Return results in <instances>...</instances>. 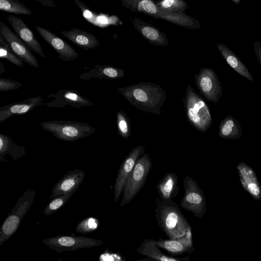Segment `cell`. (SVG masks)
Segmentation results:
<instances>
[{"label": "cell", "mask_w": 261, "mask_h": 261, "mask_svg": "<svg viewBox=\"0 0 261 261\" xmlns=\"http://www.w3.org/2000/svg\"><path fill=\"white\" fill-rule=\"evenodd\" d=\"M117 90L137 109L156 115L161 114L166 98V91L159 85L150 82H140Z\"/></svg>", "instance_id": "6da1fadb"}, {"label": "cell", "mask_w": 261, "mask_h": 261, "mask_svg": "<svg viewBox=\"0 0 261 261\" xmlns=\"http://www.w3.org/2000/svg\"><path fill=\"white\" fill-rule=\"evenodd\" d=\"M183 101L188 121L197 130L206 132L212 123L210 109L204 99L188 84Z\"/></svg>", "instance_id": "7a4b0ae2"}, {"label": "cell", "mask_w": 261, "mask_h": 261, "mask_svg": "<svg viewBox=\"0 0 261 261\" xmlns=\"http://www.w3.org/2000/svg\"><path fill=\"white\" fill-rule=\"evenodd\" d=\"M155 212L165 231L171 239L182 237L191 229L178 206L172 200L159 201Z\"/></svg>", "instance_id": "3957f363"}, {"label": "cell", "mask_w": 261, "mask_h": 261, "mask_svg": "<svg viewBox=\"0 0 261 261\" xmlns=\"http://www.w3.org/2000/svg\"><path fill=\"white\" fill-rule=\"evenodd\" d=\"M40 126L55 137L67 141H74L86 138L95 130L90 124L84 122L48 120L41 122Z\"/></svg>", "instance_id": "277c9868"}, {"label": "cell", "mask_w": 261, "mask_h": 261, "mask_svg": "<svg viewBox=\"0 0 261 261\" xmlns=\"http://www.w3.org/2000/svg\"><path fill=\"white\" fill-rule=\"evenodd\" d=\"M36 195L34 189L27 190L20 197L13 208L3 222L0 232V245L8 240L18 229L20 223L29 211Z\"/></svg>", "instance_id": "5b68a950"}, {"label": "cell", "mask_w": 261, "mask_h": 261, "mask_svg": "<svg viewBox=\"0 0 261 261\" xmlns=\"http://www.w3.org/2000/svg\"><path fill=\"white\" fill-rule=\"evenodd\" d=\"M152 166V161L147 153H144L138 159L124 184L121 206L130 202L142 189Z\"/></svg>", "instance_id": "8992f818"}, {"label": "cell", "mask_w": 261, "mask_h": 261, "mask_svg": "<svg viewBox=\"0 0 261 261\" xmlns=\"http://www.w3.org/2000/svg\"><path fill=\"white\" fill-rule=\"evenodd\" d=\"M185 194L180 206L201 218L206 211V201L202 190L196 181L189 176L183 180Z\"/></svg>", "instance_id": "52a82bcc"}, {"label": "cell", "mask_w": 261, "mask_h": 261, "mask_svg": "<svg viewBox=\"0 0 261 261\" xmlns=\"http://www.w3.org/2000/svg\"><path fill=\"white\" fill-rule=\"evenodd\" d=\"M194 77L200 95L209 101L218 102L222 95L223 88L215 71L210 68H201Z\"/></svg>", "instance_id": "ba28073f"}, {"label": "cell", "mask_w": 261, "mask_h": 261, "mask_svg": "<svg viewBox=\"0 0 261 261\" xmlns=\"http://www.w3.org/2000/svg\"><path fill=\"white\" fill-rule=\"evenodd\" d=\"M42 242L58 252L94 247L102 243L100 240L84 236H61L44 239Z\"/></svg>", "instance_id": "9c48e42d"}, {"label": "cell", "mask_w": 261, "mask_h": 261, "mask_svg": "<svg viewBox=\"0 0 261 261\" xmlns=\"http://www.w3.org/2000/svg\"><path fill=\"white\" fill-rule=\"evenodd\" d=\"M0 38L23 62L35 68L39 67L37 59L23 42L5 23L0 21Z\"/></svg>", "instance_id": "30bf717a"}, {"label": "cell", "mask_w": 261, "mask_h": 261, "mask_svg": "<svg viewBox=\"0 0 261 261\" xmlns=\"http://www.w3.org/2000/svg\"><path fill=\"white\" fill-rule=\"evenodd\" d=\"M145 149L139 145L132 149L122 161L116 178L114 193V200L117 202L123 192L124 184L138 159L145 152Z\"/></svg>", "instance_id": "8fae6325"}, {"label": "cell", "mask_w": 261, "mask_h": 261, "mask_svg": "<svg viewBox=\"0 0 261 261\" xmlns=\"http://www.w3.org/2000/svg\"><path fill=\"white\" fill-rule=\"evenodd\" d=\"M48 97L54 98L53 100L44 103V105L50 108H62L66 105H69L75 108H80L94 104L77 91L72 89L60 90L56 94L47 95V98Z\"/></svg>", "instance_id": "7c38bea8"}, {"label": "cell", "mask_w": 261, "mask_h": 261, "mask_svg": "<svg viewBox=\"0 0 261 261\" xmlns=\"http://www.w3.org/2000/svg\"><path fill=\"white\" fill-rule=\"evenodd\" d=\"M7 20L15 34L29 49L40 57L45 58V55L40 43L36 38L34 33L22 19L15 15H8Z\"/></svg>", "instance_id": "4fadbf2b"}, {"label": "cell", "mask_w": 261, "mask_h": 261, "mask_svg": "<svg viewBox=\"0 0 261 261\" xmlns=\"http://www.w3.org/2000/svg\"><path fill=\"white\" fill-rule=\"evenodd\" d=\"M39 35L58 54L59 59L70 61L79 57V54L65 41L45 28L35 26Z\"/></svg>", "instance_id": "5bb4252c"}, {"label": "cell", "mask_w": 261, "mask_h": 261, "mask_svg": "<svg viewBox=\"0 0 261 261\" xmlns=\"http://www.w3.org/2000/svg\"><path fill=\"white\" fill-rule=\"evenodd\" d=\"M85 176L83 170L76 169L65 174L52 189L50 199L74 192L78 189Z\"/></svg>", "instance_id": "9a60e30c"}, {"label": "cell", "mask_w": 261, "mask_h": 261, "mask_svg": "<svg viewBox=\"0 0 261 261\" xmlns=\"http://www.w3.org/2000/svg\"><path fill=\"white\" fill-rule=\"evenodd\" d=\"M43 105V99L38 96L2 106L0 107V123L12 116L24 115L35 108Z\"/></svg>", "instance_id": "2e32d148"}, {"label": "cell", "mask_w": 261, "mask_h": 261, "mask_svg": "<svg viewBox=\"0 0 261 261\" xmlns=\"http://www.w3.org/2000/svg\"><path fill=\"white\" fill-rule=\"evenodd\" d=\"M132 22L136 30L151 44L160 46L168 44L166 34L158 28L137 17L134 18Z\"/></svg>", "instance_id": "e0dca14e"}, {"label": "cell", "mask_w": 261, "mask_h": 261, "mask_svg": "<svg viewBox=\"0 0 261 261\" xmlns=\"http://www.w3.org/2000/svg\"><path fill=\"white\" fill-rule=\"evenodd\" d=\"M240 181L243 188L256 200L261 199V186L254 170L243 162L237 165Z\"/></svg>", "instance_id": "ac0fdd59"}, {"label": "cell", "mask_w": 261, "mask_h": 261, "mask_svg": "<svg viewBox=\"0 0 261 261\" xmlns=\"http://www.w3.org/2000/svg\"><path fill=\"white\" fill-rule=\"evenodd\" d=\"M60 33L75 45L86 50L95 48L100 43L95 35L79 28L62 31Z\"/></svg>", "instance_id": "d6986e66"}, {"label": "cell", "mask_w": 261, "mask_h": 261, "mask_svg": "<svg viewBox=\"0 0 261 261\" xmlns=\"http://www.w3.org/2000/svg\"><path fill=\"white\" fill-rule=\"evenodd\" d=\"M124 70L111 65H96L89 71L80 75V79L88 80L90 79H106L115 80L123 77Z\"/></svg>", "instance_id": "ffe728a7"}, {"label": "cell", "mask_w": 261, "mask_h": 261, "mask_svg": "<svg viewBox=\"0 0 261 261\" xmlns=\"http://www.w3.org/2000/svg\"><path fill=\"white\" fill-rule=\"evenodd\" d=\"M216 46L223 58L234 71L248 80L253 82L254 79L248 68L230 48L221 43H217Z\"/></svg>", "instance_id": "44dd1931"}, {"label": "cell", "mask_w": 261, "mask_h": 261, "mask_svg": "<svg viewBox=\"0 0 261 261\" xmlns=\"http://www.w3.org/2000/svg\"><path fill=\"white\" fill-rule=\"evenodd\" d=\"M161 200H170L175 197L179 192L178 176L174 172L166 174L156 186Z\"/></svg>", "instance_id": "7402d4cb"}, {"label": "cell", "mask_w": 261, "mask_h": 261, "mask_svg": "<svg viewBox=\"0 0 261 261\" xmlns=\"http://www.w3.org/2000/svg\"><path fill=\"white\" fill-rule=\"evenodd\" d=\"M156 246L175 254L182 253L192 246L191 229L180 238L174 239L160 240L156 242Z\"/></svg>", "instance_id": "603a6c76"}, {"label": "cell", "mask_w": 261, "mask_h": 261, "mask_svg": "<svg viewBox=\"0 0 261 261\" xmlns=\"http://www.w3.org/2000/svg\"><path fill=\"white\" fill-rule=\"evenodd\" d=\"M25 148L23 146L15 144L8 136L0 134V160L4 161V156L8 154L14 161H16L26 155Z\"/></svg>", "instance_id": "cb8c5ba5"}, {"label": "cell", "mask_w": 261, "mask_h": 261, "mask_svg": "<svg viewBox=\"0 0 261 261\" xmlns=\"http://www.w3.org/2000/svg\"><path fill=\"white\" fill-rule=\"evenodd\" d=\"M241 127L237 119L227 116L220 122L219 136L222 138L235 139L241 137Z\"/></svg>", "instance_id": "d4e9b609"}, {"label": "cell", "mask_w": 261, "mask_h": 261, "mask_svg": "<svg viewBox=\"0 0 261 261\" xmlns=\"http://www.w3.org/2000/svg\"><path fill=\"white\" fill-rule=\"evenodd\" d=\"M0 10L17 15H30L33 14L31 9L17 0H0Z\"/></svg>", "instance_id": "484cf974"}, {"label": "cell", "mask_w": 261, "mask_h": 261, "mask_svg": "<svg viewBox=\"0 0 261 261\" xmlns=\"http://www.w3.org/2000/svg\"><path fill=\"white\" fill-rule=\"evenodd\" d=\"M140 253L151 257L157 261H179L169 257L161 252L156 247V241L151 240L147 242L141 248Z\"/></svg>", "instance_id": "4316f807"}, {"label": "cell", "mask_w": 261, "mask_h": 261, "mask_svg": "<svg viewBox=\"0 0 261 261\" xmlns=\"http://www.w3.org/2000/svg\"><path fill=\"white\" fill-rule=\"evenodd\" d=\"M154 2L160 9L170 13H183L189 7L187 3L181 0H163Z\"/></svg>", "instance_id": "83f0119b"}, {"label": "cell", "mask_w": 261, "mask_h": 261, "mask_svg": "<svg viewBox=\"0 0 261 261\" xmlns=\"http://www.w3.org/2000/svg\"><path fill=\"white\" fill-rule=\"evenodd\" d=\"M116 123L119 135L123 138H128L131 134L130 121L122 111L116 113Z\"/></svg>", "instance_id": "f1b7e54d"}, {"label": "cell", "mask_w": 261, "mask_h": 261, "mask_svg": "<svg viewBox=\"0 0 261 261\" xmlns=\"http://www.w3.org/2000/svg\"><path fill=\"white\" fill-rule=\"evenodd\" d=\"M74 193H68L52 199L44 209L43 213L48 216L56 212L63 207Z\"/></svg>", "instance_id": "f546056e"}, {"label": "cell", "mask_w": 261, "mask_h": 261, "mask_svg": "<svg viewBox=\"0 0 261 261\" xmlns=\"http://www.w3.org/2000/svg\"><path fill=\"white\" fill-rule=\"evenodd\" d=\"M0 58L5 59L16 66L22 67L23 62L11 49L10 46L0 38Z\"/></svg>", "instance_id": "4dcf8cb0"}, {"label": "cell", "mask_w": 261, "mask_h": 261, "mask_svg": "<svg viewBox=\"0 0 261 261\" xmlns=\"http://www.w3.org/2000/svg\"><path fill=\"white\" fill-rule=\"evenodd\" d=\"M99 221L97 219L89 217L81 221L76 226L75 230L79 233H87L97 228Z\"/></svg>", "instance_id": "1f68e13d"}, {"label": "cell", "mask_w": 261, "mask_h": 261, "mask_svg": "<svg viewBox=\"0 0 261 261\" xmlns=\"http://www.w3.org/2000/svg\"><path fill=\"white\" fill-rule=\"evenodd\" d=\"M23 86L22 84L10 79L0 78V91L16 90Z\"/></svg>", "instance_id": "d6a6232c"}, {"label": "cell", "mask_w": 261, "mask_h": 261, "mask_svg": "<svg viewBox=\"0 0 261 261\" xmlns=\"http://www.w3.org/2000/svg\"><path fill=\"white\" fill-rule=\"evenodd\" d=\"M253 46L256 59L261 68V42L256 41L253 43Z\"/></svg>", "instance_id": "836d02e7"}, {"label": "cell", "mask_w": 261, "mask_h": 261, "mask_svg": "<svg viewBox=\"0 0 261 261\" xmlns=\"http://www.w3.org/2000/svg\"><path fill=\"white\" fill-rule=\"evenodd\" d=\"M42 4L43 6L56 8V6L53 0H35Z\"/></svg>", "instance_id": "e575fe53"}, {"label": "cell", "mask_w": 261, "mask_h": 261, "mask_svg": "<svg viewBox=\"0 0 261 261\" xmlns=\"http://www.w3.org/2000/svg\"><path fill=\"white\" fill-rule=\"evenodd\" d=\"M104 261H120L118 256H113L112 255L105 254L103 257Z\"/></svg>", "instance_id": "d590c367"}, {"label": "cell", "mask_w": 261, "mask_h": 261, "mask_svg": "<svg viewBox=\"0 0 261 261\" xmlns=\"http://www.w3.org/2000/svg\"><path fill=\"white\" fill-rule=\"evenodd\" d=\"M4 72H6V70L4 67V64L0 62V74H2Z\"/></svg>", "instance_id": "8d00e7d4"}, {"label": "cell", "mask_w": 261, "mask_h": 261, "mask_svg": "<svg viewBox=\"0 0 261 261\" xmlns=\"http://www.w3.org/2000/svg\"><path fill=\"white\" fill-rule=\"evenodd\" d=\"M232 1L235 4H239L241 1L240 0H232Z\"/></svg>", "instance_id": "74e56055"}]
</instances>
